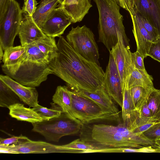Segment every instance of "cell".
<instances>
[{"label": "cell", "mask_w": 160, "mask_h": 160, "mask_svg": "<svg viewBox=\"0 0 160 160\" xmlns=\"http://www.w3.org/2000/svg\"><path fill=\"white\" fill-rule=\"evenodd\" d=\"M0 153L14 154L68 153V150L61 145L42 141H33L30 139L9 146L0 145Z\"/></svg>", "instance_id": "cell-9"}, {"label": "cell", "mask_w": 160, "mask_h": 160, "mask_svg": "<svg viewBox=\"0 0 160 160\" xmlns=\"http://www.w3.org/2000/svg\"><path fill=\"white\" fill-rule=\"evenodd\" d=\"M58 0H42L32 16V18L40 28L50 13L58 6Z\"/></svg>", "instance_id": "cell-22"}, {"label": "cell", "mask_w": 160, "mask_h": 160, "mask_svg": "<svg viewBox=\"0 0 160 160\" xmlns=\"http://www.w3.org/2000/svg\"><path fill=\"white\" fill-rule=\"evenodd\" d=\"M139 16L145 29L152 39L153 41H155L160 35L158 29L146 18L140 15Z\"/></svg>", "instance_id": "cell-35"}, {"label": "cell", "mask_w": 160, "mask_h": 160, "mask_svg": "<svg viewBox=\"0 0 160 160\" xmlns=\"http://www.w3.org/2000/svg\"><path fill=\"white\" fill-rule=\"evenodd\" d=\"M38 4L36 0H24L22 9V14L32 17L37 9Z\"/></svg>", "instance_id": "cell-34"}, {"label": "cell", "mask_w": 160, "mask_h": 160, "mask_svg": "<svg viewBox=\"0 0 160 160\" xmlns=\"http://www.w3.org/2000/svg\"><path fill=\"white\" fill-rule=\"evenodd\" d=\"M93 0L99 14L98 41L102 43L109 52L117 43L118 35L120 34L123 36L125 46L130 48L120 6L112 0Z\"/></svg>", "instance_id": "cell-3"}, {"label": "cell", "mask_w": 160, "mask_h": 160, "mask_svg": "<svg viewBox=\"0 0 160 160\" xmlns=\"http://www.w3.org/2000/svg\"><path fill=\"white\" fill-rule=\"evenodd\" d=\"M3 72L19 83L28 87H36L40 86L53 74L49 64L34 62L26 58L22 62L13 65L2 64Z\"/></svg>", "instance_id": "cell-4"}, {"label": "cell", "mask_w": 160, "mask_h": 160, "mask_svg": "<svg viewBox=\"0 0 160 160\" xmlns=\"http://www.w3.org/2000/svg\"><path fill=\"white\" fill-rule=\"evenodd\" d=\"M117 3L121 8L128 11L130 14L135 12L133 0H117Z\"/></svg>", "instance_id": "cell-38"}, {"label": "cell", "mask_w": 160, "mask_h": 160, "mask_svg": "<svg viewBox=\"0 0 160 160\" xmlns=\"http://www.w3.org/2000/svg\"><path fill=\"white\" fill-rule=\"evenodd\" d=\"M52 100L59 106L62 112L69 114L72 104L71 91L65 86H58L53 95Z\"/></svg>", "instance_id": "cell-23"}, {"label": "cell", "mask_w": 160, "mask_h": 160, "mask_svg": "<svg viewBox=\"0 0 160 160\" xmlns=\"http://www.w3.org/2000/svg\"><path fill=\"white\" fill-rule=\"evenodd\" d=\"M57 55L49 62L50 68L72 90L94 92L103 87L105 72L97 64L77 53L62 36L59 37Z\"/></svg>", "instance_id": "cell-1"}, {"label": "cell", "mask_w": 160, "mask_h": 160, "mask_svg": "<svg viewBox=\"0 0 160 160\" xmlns=\"http://www.w3.org/2000/svg\"><path fill=\"white\" fill-rule=\"evenodd\" d=\"M32 131L48 141L58 142L62 137L78 133L83 125L69 113L62 112L58 116L32 123Z\"/></svg>", "instance_id": "cell-5"}, {"label": "cell", "mask_w": 160, "mask_h": 160, "mask_svg": "<svg viewBox=\"0 0 160 160\" xmlns=\"http://www.w3.org/2000/svg\"><path fill=\"white\" fill-rule=\"evenodd\" d=\"M34 42L49 62L57 55L58 48L54 38L46 36Z\"/></svg>", "instance_id": "cell-27"}, {"label": "cell", "mask_w": 160, "mask_h": 160, "mask_svg": "<svg viewBox=\"0 0 160 160\" xmlns=\"http://www.w3.org/2000/svg\"><path fill=\"white\" fill-rule=\"evenodd\" d=\"M59 2V4L60 5H63L65 0H58Z\"/></svg>", "instance_id": "cell-43"}, {"label": "cell", "mask_w": 160, "mask_h": 160, "mask_svg": "<svg viewBox=\"0 0 160 160\" xmlns=\"http://www.w3.org/2000/svg\"><path fill=\"white\" fill-rule=\"evenodd\" d=\"M26 50L21 45L12 47L4 50L2 58L4 65H12L20 63L26 58Z\"/></svg>", "instance_id": "cell-25"}, {"label": "cell", "mask_w": 160, "mask_h": 160, "mask_svg": "<svg viewBox=\"0 0 160 160\" xmlns=\"http://www.w3.org/2000/svg\"><path fill=\"white\" fill-rule=\"evenodd\" d=\"M155 144L152 146L157 148V152L160 153V139H157L155 141Z\"/></svg>", "instance_id": "cell-41"}, {"label": "cell", "mask_w": 160, "mask_h": 160, "mask_svg": "<svg viewBox=\"0 0 160 160\" xmlns=\"http://www.w3.org/2000/svg\"><path fill=\"white\" fill-rule=\"evenodd\" d=\"M148 56L160 62V35L157 40L152 42Z\"/></svg>", "instance_id": "cell-32"}, {"label": "cell", "mask_w": 160, "mask_h": 160, "mask_svg": "<svg viewBox=\"0 0 160 160\" xmlns=\"http://www.w3.org/2000/svg\"><path fill=\"white\" fill-rule=\"evenodd\" d=\"M0 60H2L3 53V49L2 47L0 46Z\"/></svg>", "instance_id": "cell-42"}, {"label": "cell", "mask_w": 160, "mask_h": 160, "mask_svg": "<svg viewBox=\"0 0 160 160\" xmlns=\"http://www.w3.org/2000/svg\"><path fill=\"white\" fill-rule=\"evenodd\" d=\"M131 57L132 63L135 68L146 71L144 64V58L139 52L137 51L133 53L131 52Z\"/></svg>", "instance_id": "cell-36"}, {"label": "cell", "mask_w": 160, "mask_h": 160, "mask_svg": "<svg viewBox=\"0 0 160 160\" xmlns=\"http://www.w3.org/2000/svg\"><path fill=\"white\" fill-rule=\"evenodd\" d=\"M66 40L73 49L88 61L100 66L99 54L94 35L85 25L72 27Z\"/></svg>", "instance_id": "cell-7"}, {"label": "cell", "mask_w": 160, "mask_h": 160, "mask_svg": "<svg viewBox=\"0 0 160 160\" xmlns=\"http://www.w3.org/2000/svg\"><path fill=\"white\" fill-rule=\"evenodd\" d=\"M133 25L132 32L137 45V51L145 58L153 40L144 28L139 15L135 12L130 14Z\"/></svg>", "instance_id": "cell-16"}, {"label": "cell", "mask_w": 160, "mask_h": 160, "mask_svg": "<svg viewBox=\"0 0 160 160\" xmlns=\"http://www.w3.org/2000/svg\"><path fill=\"white\" fill-rule=\"evenodd\" d=\"M72 23V18L60 6L50 13L40 29L47 36L59 37Z\"/></svg>", "instance_id": "cell-11"}, {"label": "cell", "mask_w": 160, "mask_h": 160, "mask_svg": "<svg viewBox=\"0 0 160 160\" xmlns=\"http://www.w3.org/2000/svg\"><path fill=\"white\" fill-rule=\"evenodd\" d=\"M144 135L149 139L155 141L160 138V122H158L143 132Z\"/></svg>", "instance_id": "cell-33"}, {"label": "cell", "mask_w": 160, "mask_h": 160, "mask_svg": "<svg viewBox=\"0 0 160 160\" xmlns=\"http://www.w3.org/2000/svg\"><path fill=\"white\" fill-rule=\"evenodd\" d=\"M32 109L39 116L42 120H48L58 116L62 112L61 110L48 109L40 105Z\"/></svg>", "instance_id": "cell-31"}, {"label": "cell", "mask_w": 160, "mask_h": 160, "mask_svg": "<svg viewBox=\"0 0 160 160\" xmlns=\"http://www.w3.org/2000/svg\"><path fill=\"white\" fill-rule=\"evenodd\" d=\"M0 79L13 90L21 101L30 107L34 108L39 105L38 93L35 87L23 85L7 75H0Z\"/></svg>", "instance_id": "cell-14"}, {"label": "cell", "mask_w": 160, "mask_h": 160, "mask_svg": "<svg viewBox=\"0 0 160 160\" xmlns=\"http://www.w3.org/2000/svg\"><path fill=\"white\" fill-rule=\"evenodd\" d=\"M82 139L97 146L111 148H138L155 144V141L148 138L143 133L133 132L123 123L116 126L94 124L88 138Z\"/></svg>", "instance_id": "cell-2"}, {"label": "cell", "mask_w": 160, "mask_h": 160, "mask_svg": "<svg viewBox=\"0 0 160 160\" xmlns=\"http://www.w3.org/2000/svg\"><path fill=\"white\" fill-rule=\"evenodd\" d=\"M18 34L22 46L34 42L46 36L36 23L32 17L28 15H24L22 18Z\"/></svg>", "instance_id": "cell-17"}, {"label": "cell", "mask_w": 160, "mask_h": 160, "mask_svg": "<svg viewBox=\"0 0 160 160\" xmlns=\"http://www.w3.org/2000/svg\"><path fill=\"white\" fill-rule=\"evenodd\" d=\"M74 91L78 94L96 102L107 113L119 115L120 111L114 102V100L106 92L104 87L94 92L81 90Z\"/></svg>", "instance_id": "cell-18"}, {"label": "cell", "mask_w": 160, "mask_h": 160, "mask_svg": "<svg viewBox=\"0 0 160 160\" xmlns=\"http://www.w3.org/2000/svg\"><path fill=\"white\" fill-rule=\"evenodd\" d=\"M156 123L155 122H151L141 125L138 126L132 131L137 134L142 133Z\"/></svg>", "instance_id": "cell-40"}, {"label": "cell", "mask_w": 160, "mask_h": 160, "mask_svg": "<svg viewBox=\"0 0 160 160\" xmlns=\"http://www.w3.org/2000/svg\"><path fill=\"white\" fill-rule=\"evenodd\" d=\"M72 19V23L81 21L92 7L91 0H65L60 5Z\"/></svg>", "instance_id": "cell-19"}, {"label": "cell", "mask_w": 160, "mask_h": 160, "mask_svg": "<svg viewBox=\"0 0 160 160\" xmlns=\"http://www.w3.org/2000/svg\"><path fill=\"white\" fill-rule=\"evenodd\" d=\"M22 15L19 3L12 0L3 19L0 21V46L3 50L13 46L15 38L19 32Z\"/></svg>", "instance_id": "cell-8"}, {"label": "cell", "mask_w": 160, "mask_h": 160, "mask_svg": "<svg viewBox=\"0 0 160 160\" xmlns=\"http://www.w3.org/2000/svg\"><path fill=\"white\" fill-rule=\"evenodd\" d=\"M29 139L28 137L22 135L18 136L12 137L3 139L0 138V145L9 146L13 144H16L28 141Z\"/></svg>", "instance_id": "cell-37"}, {"label": "cell", "mask_w": 160, "mask_h": 160, "mask_svg": "<svg viewBox=\"0 0 160 160\" xmlns=\"http://www.w3.org/2000/svg\"></svg>", "instance_id": "cell-46"}, {"label": "cell", "mask_w": 160, "mask_h": 160, "mask_svg": "<svg viewBox=\"0 0 160 160\" xmlns=\"http://www.w3.org/2000/svg\"><path fill=\"white\" fill-rule=\"evenodd\" d=\"M136 13L146 18L160 35V0H133Z\"/></svg>", "instance_id": "cell-13"}, {"label": "cell", "mask_w": 160, "mask_h": 160, "mask_svg": "<svg viewBox=\"0 0 160 160\" xmlns=\"http://www.w3.org/2000/svg\"><path fill=\"white\" fill-rule=\"evenodd\" d=\"M21 100L17 94L0 79V106L8 108Z\"/></svg>", "instance_id": "cell-26"}, {"label": "cell", "mask_w": 160, "mask_h": 160, "mask_svg": "<svg viewBox=\"0 0 160 160\" xmlns=\"http://www.w3.org/2000/svg\"><path fill=\"white\" fill-rule=\"evenodd\" d=\"M61 146L67 149L68 153H71L105 152L107 147L97 146L79 138Z\"/></svg>", "instance_id": "cell-21"}, {"label": "cell", "mask_w": 160, "mask_h": 160, "mask_svg": "<svg viewBox=\"0 0 160 160\" xmlns=\"http://www.w3.org/2000/svg\"><path fill=\"white\" fill-rule=\"evenodd\" d=\"M113 0V1L116 2L117 3V0Z\"/></svg>", "instance_id": "cell-44"}, {"label": "cell", "mask_w": 160, "mask_h": 160, "mask_svg": "<svg viewBox=\"0 0 160 160\" xmlns=\"http://www.w3.org/2000/svg\"><path fill=\"white\" fill-rule=\"evenodd\" d=\"M72 104L69 114L83 125L103 122H118L119 115L108 114L93 101L71 91Z\"/></svg>", "instance_id": "cell-6"}, {"label": "cell", "mask_w": 160, "mask_h": 160, "mask_svg": "<svg viewBox=\"0 0 160 160\" xmlns=\"http://www.w3.org/2000/svg\"><path fill=\"white\" fill-rule=\"evenodd\" d=\"M118 41L109 51L113 57L119 73L122 89L128 84L130 75L134 67L130 48L125 45L122 36L119 34Z\"/></svg>", "instance_id": "cell-10"}, {"label": "cell", "mask_w": 160, "mask_h": 160, "mask_svg": "<svg viewBox=\"0 0 160 160\" xmlns=\"http://www.w3.org/2000/svg\"><path fill=\"white\" fill-rule=\"evenodd\" d=\"M153 78L147 71H144L133 68L128 82V87L140 86L151 88H154Z\"/></svg>", "instance_id": "cell-24"}, {"label": "cell", "mask_w": 160, "mask_h": 160, "mask_svg": "<svg viewBox=\"0 0 160 160\" xmlns=\"http://www.w3.org/2000/svg\"><path fill=\"white\" fill-rule=\"evenodd\" d=\"M12 0H0V21L3 19Z\"/></svg>", "instance_id": "cell-39"}, {"label": "cell", "mask_w": 160, "mask_h": 160, "mask_svg": "<svg viewBox=\"0 0 160 160\" xmlns=\"http://www.w3.org/2000/svg\"><path fill=\"white\" fill-rule=\"evenodd\" d=\"M9 114L19 121H26L32 123L42 121V118L32 108H27L21 103L10 106Z\"/></svg>", "instance_id": "cell-20"}, {"label": "cell", "mask_w": 160, "mask_h": 160, "mask_svg": "<svg viewBox=\"0 0 160 160\" xmlns=\"http://www.w3.org/2000/svg\"><path fill=\"white\" fill-rule=\"evenodd\" d=\"M24 47L26 50V59L33 62L49 64L48 58L35 42L27 44Z\"/></svg>", "instance_id": "cell-30"}, {"label": "cell", "mask_w": 160, "mask_h": 160, "mask_svg": "<svg viewBox=\"0 0 160 160\" xmlns=\"http://www.w3.org/2000/svg\"><path fill=\"white\" fill-rule=\"evenodd\" d=\"M103 87L109 96L122 108V93L121 81L117 65L111 54L105 72Z\"/></svg>", "instance_id": "cell-12"}, {"label": "cell", "mask_w": 160, "mask_h": 160, "mask_svg": "<svg viewBox=\"0 0 160 160\" xmlns=\"http://www.w3.org/2000/svg\"><path fill=\"white\" fill-rule=\"evenodd\" d=\"M154 88L140 86L129 88L133 103L137 110L140 113L142 107L147 102L150 94Z\"/></svg>", "instance_id": "cell-28"}, {"label": "cell", "mask_w": 160, "mask_h": 160, "mask_svg": "<svg viewBox=\"0 0 160 160\" xmlns=\"http://www.w3.org/2000/svg\"><path fill=\"white\" fill-rule=\"evenodd\" d=\"M151 111L152 118L156 122H160V89L154 88L150 94L147 101Z\"/></svg>", "instance_id": "cell-29"}, {"label": "cell", "mask_w": 160, "mask_h": 160, "mask_svg": "<svg viewBox=\"0 0 160 160\" xmlns=\"http://www.w3.org/2000/svg\"><path fill=\"white\" fill-rule=\"evenodd\" d=\"M122 118L123 123L131 131L138 126L141 113L133 103L128 85L122 89Z\"/></svg>", "instance_id": "cell-15"}, {"label": "cell", "mask_w": 160, "mask_h": 160, "mask_svg": "<svg viewBox=\"0 0 160 160\" xmlns=\"http://www.w3.org/2000/svg\"><path fill=\"white\" fill-rule=\"evenodd\" d=\"M160 139V138H159V139Z\"/></svg>", "instance_id": "cell-45"}]
</instances>
